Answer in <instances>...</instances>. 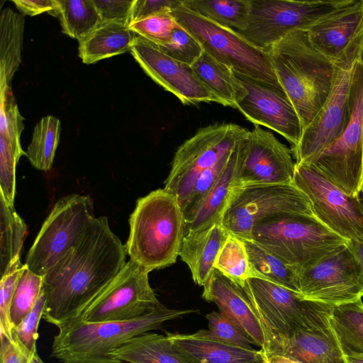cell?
<instances>
[{
	"label": "cell",
	"instance_id": "cell-1",
	"mask_svg": "<svg viewBox=\"0 0 363 363\" xmlns=\"http://www.w3.org/2000/svg\"><path fill=\"white\" fill-rule=\"evenodd\" d=\"M126 255L107 217H96L77 244L43 277V318L59 327L77 318L122 270Z\"/></svg>",
	"mask_w": 363,
	"mask_h": 363
},
{
	"label": "cell",
	"instance_id": "cell-2",
	"mask_svg": "<svg viewBox=\"0 0 363 363\" xmlns=\"http://www.w3.org/2000/svg\"><path fill=\"white\" fill-rule=\"evenodd\" d=\"M267 53L304 129L327 100L337 65L313 46L306 30L291 32Z\"/></svg>",
	"mask_w": 363,
	"mask_h": 363
},
{
	"label": "cell",
	"instance_id": "cell-3",
	"mask_svg": "<svg viewBox=\"0 0 363 363\" xmlns=\"http://www.w3.org/2000/svg\"><path fill=\"white\" fill-rule=\"evenodd\" d=\"M171 309L160 303L149 313L130 320L87 323L79 318L58 328L51 357L62 363H124L110 354L129 339L159 328L164 323L195 313Z\"/></svg>",
	"mask_w": 363,
	"mask_h": 363
},
{
	"label": "cell",
	"instance_id": "cell-4",
	"mask_svg": "<svg viewBox=\"0 0 363 363\" xmlns=\"http://www.w3.org/2000/svg\"><path fill=\"white\" fill-rule=\"evenodd\" d=\"M126 253L150 272L176 262L185 222L177 196L163 189L137 200L129 218Z\"/></svg>",
	"mask_w": 363,
	"mask_h": 363
},
{
	"label": "cell",
	"instance_id": "cell-5",
	"mask_svg": "<svg viewBox=\"0 0 363 363\" xmlns=\"http://www.w3.org/2000/svg\"><path fill=\"white\" fill-rule=\"evenodd\" d=\"M296 269L309 267L347 245L313 215L290 213L256 224L250 239Z\"/></svg>",
	"mask_w": 363,
	"mask_h": 363
},
{
	"label": "cell",
	"instance_id": "cell-6",
	"mask_svg": "<svg viewBox=\"0 0 363 363\" xmlns=\"http://www.w3.org/2000/svg\"><path fill=\"white\" fill-rule=\"evenodd\" d=\"M172 12L178 23L218 61L283 89L268 54L251 45L236 31L192 11L181 0H178Z\"/></svg>",
	"mask_w": 363,
	"mask_h": 363
},
{
	"label": "cell",
	"instance_id": "cell-7",
	"mask_svg": "<svg viewBox=\"0 0 363 363\" xmlns=\"http://www.w3.org/2000/svg\"><path fill=\"white\" fill-rule=\"evenodd\" d=\"M352 196L363 189V57L357 60L351 84V112L341 136L309 163Z\"/></svg>",
	"mask_w": 363,
	"mask_h": 363
},
{
	"label": "cell",
	"instance_id": "cell-8",
	"mask_svg": "<svg viewBox=\"0 0 363 363\" xmlns=\"http://www.w3.org/2000/svg\"><path fill=\"white\" fill-rule=\"evenodd\" d=\"M250 130L234 123H216L199 129L177 150L164 189L182 208L199 176L232 153Z\"/></svg>",
	"mask_w": 363,
	"mask_h": 363
},
{
	"label": "cell",
	"instance_id": "cell-9",
	"mask_svg": "<svg viewBox=\"0 0 363 363\" xmlns=\"http://www.w3.org/2000/svg\"><path fill=\"white\" fill-rule=\"evenodd\" d=\"M243 289L264 326L269 342L273 337H287L330 320L333 308L259 278L249 279Z\"/></svg>",
	"mask_w": 363,
	"mask_h": 363
},
{
	"label": "cell",
	"instance_id": "cell-10",
	"mask_svg": "<svg viewBox=\"0 0 363 363\" xmlns=\"http://www.w3.org/2000/svg\"><path fill=\"white\" fill-rule=\"evenodd\" d=\"M95 218L89 196L72 194L60 198L43 223L25 264L43 277L77 244Z\"/></svg>",
	"mask_w": 363,
	"mask_h": 363
},
{
	"label": "cell",
	"instance_id": "cell-11",
	"mask_svg": "<svg viewBox=\"0 0 363 363\" xmlns=\"http://www.w3.org/2000/svg\"><path fill=\"white\" fill-rule=\"evenodd\" d=\"M290 213L313 215L308 198L294 183L235 188L221 224L229 233L249 240L258 223Z\"/></svg>",
	"mask_w": 363,
	"mask_h": 363
},
{
	"label": "cell",
	"instance_id": "cell-12",
	"mask_svg": "<svg viewBox=\"0 0 363 363\" xmlns=\"http://www.w3.org/2000/svg\"><path fill=\"white\" fill-rule=\"evenodd\" d=\"M343 0H249L245 27L236 31L255 48L267 52L292 31L306 30Z\"/></svg>",
	"mask_w": 363,
	"mask_h": 363
},
{
	"label": "cell",
	"instance_id": "cell-13",
	"mask_svg": "<svg viewBox=\"0 0 363 363\" xmlns=\"http://www.w3.org/2000/svg\"><path fill=\"white\" fill-rule=\"evenodd\" d=\"M294 184L308 198L313 215L346 240H363V206L359 196H349L313 165L296 163Z\"/></svg>",
	"mask_w": 363,
	"mask_h": 363
},
{
	"label": "cell",
	"instance_id": "cell-14",
	"mask_svg": "<svg viewBox=\"0 0 363 363\" xmlns=\"http://www.w3.org/2000/svg\"><path fill=\"white\" fill-rule=\"evenodd\" d=\"M149 273L129 259L77 318L87 323H101L130 320L149 313L160 304L150 284Z\"/></svg>",
	"mask_w": 363,
	"mask_h": 363
},
{
	"label": "cell",
	"instance_id": "cell-15",
	"mask_svg": "<svg viewBox=\"0 0 363 363\" xmlns=\"http://www.w3.org/2000/svg\"><path fill=\"white\" fill-rule=\"evenodd\" d=\"M361 55L354 60H346L337 65L333 87L327 100L303 129L298 144L291 149L296 164L311 163L345 131L351 112L353 69Z\"/></svg>",
	"mask_w": 363,
	"mask_h": 363
},
{
	"label": "cell",
	"instance_id": "cell-16",
	"mask_svg": "<svg viewBox=\"0 0 363 363\" xmlns=\"http://www.w3.org/2000/svg\"><path fill=\"white\" fill-rule=\"evenodd\" d=\"M297 273L299 293L306 298L334 306L363 296L357 265L347 245Z\"/></svg>",
	"mask_w": 363,
	"mask_h": 363
},
{
	"label": "cell",
	"instance_id": "cell-17",
	"mask_svg": "<svg viewBox=\"0 0 363 363\" xmlns=\"http://www.w3.org/2000/svg\"><path fill=\"white\" fill-rule=\"evenodd\" d=\"M245 90L236 108L255 125L267 127L283 136L291 147L303 133L300 117L285 91L274 85L233 69Z\"/></svg>",
	"mask_w": 363,
	"mask_h": 363
},
{
	"label": "cell",
	"instance_id": "cell-18",
	"mask_svg": "<svg viewBox=\"0 0 363 363\" xmlns=\"http://www.w3.org/2000/svg\"><path fill=\"white\" fill-rule=\"evenodd\" d=\"M295 169L291 150L255 125L245 140L235 188L293 184Z\"/></svg>",
	"mask_w": 363,
	"mask_h": 363
},
{
	"label": "cell",
	"instance_id": "cell-19",
	"mask_svg": "<svg viewBox=\"0 0 363 363\" xmlns=\"http://www.w3.org/2000/svg\"><path fill=\"white\" fill-rule=\"evenodd\" d=\"M130 52L143 70L184 105L202 102L222 104L220 100L199 79L191 66L177 61L158 47L136 35Z\"/></svg>",
	"mask_w": 363,
	"mask_h": 363
},
{
	"label": "cell",
	"instance_id": "cell-20",
	"mask_svg": "<svg viewBox=\"0 0 363 363\" xmlns=\"http://www.w3.org/2000/svg\"><path fill=\"white\" fill-rule=\"evenodd\" d=\"M306 31L313 46L335 65L356 59L363 50V0H343Z\"/></svg>",
	"mask_w": 363,
	"mask_h": 363
},
{
	"label": "cell",
	"instance_id": "cell-21",
	"mask_svg": "<svg viewBox=\"0 0 363 363\" xmlns=\"http://www.w3.org/2000/svg\"><path fill=\"white\" fill-rule=\"evenodd\" d=\"M264 353L281 354L301 363H347L330 320L287 337H273Z\"/></svg>",
	"mask_w": 363,
	"mask_h": 363
},
{
	"label": "cell",
	"instance_id": "cell-22",
	"mask_svg": "<svg viewBox=\"0 0 363 363\" xmlns=\"http://www.w3.org/2000/svg\"><path fill=\"white\" fill-rule=\"evenodd\" d=\"M203 287L202 298L215 303L220 313L231 318L255 345L265 352L269 344L268 334L244 289L215 268Z\"/></svg>",
	"mask_w": 363,
	"mask_h": 363
},
{
	"label": "cell",
	"instance_id": "cell-23",
	"mask_svg": "<svg viewBox=\"0 0 363 363\" xmlns=\"http://www.w3.org/2000/svg\"><path fill=\"white\" fill-rule=\"evenodd\" d=\"M167 335L188 363H267L262 350L240 348L193 334Z\"/></svg>",
	"mask_w": 363,
	"mask_h": 363
},
{
	"label": "cell",
	"instance_id": "cell-24",
	"mask_svg": "<svg viewBox=\"0 0 363 363\" xmlns=\"http://www.w3.org/2000/svg\"><path fill=\"white\" fill-rule=\"evenodd\" d=\"M246 138L238 144L232 153L228 164L218 181L196 208L184 218V235L206 229L215 223H221L223 212L236 187L238 169Z\"/></svg>",
	"mask_w": 363,
	"mask_h": 363
},
{
	"label": "cell",
	"instance_id": "cell-25",
	"mask_svg": "<svg viewBox=\"0 0 363 363\" xmlns=\"http://www.w3.org/2000/svg\"><path fill=\"white\" fill-rule=\"evenodd\" d=\"M228 234L221 223H218L184 235L179 256L190 269L195 284L201 286L206 284Z\"/></svg>",
	"mask_w": 363,
	"mask_h": 363
},
{
	"label": "cell",
	"instance_id": "cell-26",
	"mask_svg": "<svg viewBox=\"0 0 363 363\" xmlns=\"http://www.w3.org/2000/svg\"><path fill=\"white\" fill-rule=\"evenodd\" d=\"M136 35L127 24L101 22L78 40L79 57L84 63L89 65L130 52Z\"/></svg>",
	"mask_w": 363,
	"mask_h": 363
},
{
	"label": "cell",
	"instance_id": "cell-27",
	"mask_svg": "<svg viewBox=\"0 0 363 363\" xmlns=\"http://www.w3.org/2000/svg\"><path fill=\"white\" fill-rule=\"evenodd\" d=\"M110 356L124 363H188L176 351L167 335L150 332L129 339Z\"/></svg>",
	"mask_w": 363,
	"mask_h": 363
},
{
	"label": "cell",
	"instance_id": "cell-28",
	"mask_svg": "<svg viewBox=\"0 0 363 363\" xmlns=\"http://www.w3.org/2000/svg\"><path fill=\"white\" fill-rule=\"evenodd\" d=\"M199 79L220 100L222 105L237 107L245 90L233 69L203 50L191 65Z\"/></svg>",
	"mask_w": 363,
	"mask_h": 363
},
{
	"label": "cell",
	"instance_id": "cell-29",
	"mask_svg": "<svg viewBox=\"0 0 363 363\" xmlns=\"http://www.w3.org/2000/svg\"><path fill=\"white\" fill-rule=\"evenodd\" d=\"M25 20L10 8L0 17V86H11L21 63Z\"/></svg>",
	"mask_w": 363,
	"mask_h": 363
},
{
	"label": "cell",
	"instance_id": "cell-30",
	"mask_svg": "<svg viewBox=\"0 0 363 363\" xmlns=\"http://www.w3.org/2000/svg\"><path fill=\"white\" fill-rule=\"evenodd\" d=\"M330 322L346 357L363 355V302L334 306Z\"/></svg>",
	"mask_w": 363,
	"mask_h": 363
},
{
	"label": "cell",
	"instance_id": "cell-31",
	"mask_svg": "<svg viewBox=\"0 0 363 363\" xmlns=\"http://www.w3.org/2000/svg\"><path fill=\"white\" fill-rule=\"evenodd\" d=\"M243 241L254 278L267 280L299 293L296 269L253 241Z\"/></svg>",
	"mask_w": 363,
	"mask_h": 363
},
{
	"label": "cell",
	"instance_id": "cell-32",
	"mask_svg": "<svg viewBox=\"0 0 363 363\" xmlns=\"http://www.w3.org/2000/svg\"><path fill=\"white\" fill-rule=\"evenodd\" d=\"M27 225L0 195V272L3 275L12 265L20 261Z\"/></svg>",
	"mask_w": 363,
	"mask_h": 363
},
{
	"label": "cell",
	"instance_id": "cell-33",
	"mask_svg": "<svg viewBox=\"0 0 363 363\" xmlns=\"http://www.w3.org/2000/svg\"><path fill=\"white\" fill-rule=\"evenodd\" d=\"M49 14L58 18L64 34L77 40L101 23L92 0H55V9Z\"/></svg>",
	"mask_w": 363,
	"mask_h": 363
},
{
	"label": "cell",
	"instance_id": "cell-34",
	"mask_svg": "<svg viewBox=\"0 0 363 363\" xmlns=\"http://www.w3.org/2000/svg\"><path fill=\"white\" fill-rule=\"evenodd\" d=\"M60 133V121L53 116H45L36 123L26 152L34 168L45 172L52 168Z\"/></svg>",
	"mask_w": 363,
	"mask_h": 363
},
{
	"label": "cell",
	"instance_id": "cell-35",
	"mask_svg": "<svg viewBox=\"0 0 363 363\" xmlns=\"http://www.w3.org/2000/svg\"><path fill=\"white\" fill-rule=\"evenodd\" d=\"M192 11L222 26L242 30L249 15V0H183Z\"/></svg>",
	"mask_w": 363,
	"mask_h": 363
},
{
	"label": "cell",
	"instance_id": "cell-36",
	"mask_svg": "<svg viewBox=\"0 0 363 363\" xmlns=\"http://www.w3.org/2000/svg\"><path fill=\"white\" fill-rule=\"evenodd\" d=\"M214 268L242 288L254 278L243 240L230 233L217 255Z\"/></svg>",
	"mask_w": 363,
	"mask_h": 363
},
{
	"label": "cell",
	"instance_id": "cell-37",
	"mask_svg": "<svg viewBox=\"0 0 363 363\" xmlns=\"http://www.w3.org/2000/svg\"><path fill=\"white\" fill-rule=\"evenodd\" d=\"M17 284L10 308L13 328L17 326L36 304L43 287V277L31 271L25 264Z\"/></svg>",
	"mask_w": 363,
	"mask_h": 363
},
{
	"label": "cell",
	"instance_id": "cell-38",
	"mask_svg": "<svg viewBox=\"0 0 363 363\" xmlns=\"http://www.w3.org/2000/svg\"><path fill=\"white\" fill-rule=\"evenodd\" d=\"M206 318L208 321V329L199 330L193 333L194 336L240 348L253 349V341L239 325L225 314L213 311Z\"/></svg>",
	"mask_w": 363,
	"mask_h": 363
},
{
	"label": "cell",
	"instance_id": "cell-39",
	"mask_svg": "<svg viewBox=\"0 0 363 363\" xmlns=\"http://www.w3.org/2000/svg\"><path fill=\"white\" fill-rule=\"evenodd\" d=\"M179 25L172 9H167L133 21L128 26L136 35L162 46L169 42L173 31Z\"/></svg>",
	"mask_w": 363,
	"mask_h": 363
},
{
	"label": "cell",
	"instance_id": "cell-40",
	"mask_svg": "<svg viewBox=\"0 0 363 363\" xmlns=\"http://www.w3.org/2000/svg\"><path fill=\"white\" fill-rule=\"evenodd\" d=\"M0 138L23 152L20 143L24 128L23 118L19 112L11 86H0Z\"/></svg>",
	"mask_w": 363,
	"mask_h": 363
},
{
	"label": "cell",
	"instance_id": "cell-41",
	"mask_svg": "<svg viewBox=\"0 0 363 363\" xmlns=\"http://www.w3.org/2000/svg\"><path fill=\"white\" fill-rule=\"evenodd\" d=\"M157 46L173 59L190 66L203 52L200 43L180 25L173 31L168 43L162 46Z\"/></svg>",
	"mask_w": 363,
	"mask_h": 363
},
{
	"label": "cell",
	"instance_id": "cell-42",
	"mask_svg": "<svg viewBox=\"0 0 363 363\" xmlns=\"http://www.w3.org/2000/svg\"><path fill=\"white\" fill-rule=\"evenodd\" d=\"M21 261L12 265L3 275L0 283V334L13 337V326L10 319L11 301L24 269Z\"/></svg>",
	"mask_w": 363,
	"mask_h": 363
},
{
	"label": "cell",
	"instance_id": "cell-43",
	"mask_svg": "<svg viewBox=\"0 0 363 363\" xmlns=\"http://www.w3.org/2000/svg\"><path fill=\"white\" fill-rule=\"evenodd\" d=\"M46 296L43 290L30 312L13 328V337L30 355L37 352L36 341L38 337V325L43 318Z\"/></svg>",
	"mask_w": 363,
	"mask_h": 363
},
{
	"label": "cell",
	"instance_id": "cell-44",
	"mask_svg": "<svg viewBox=\"0 0 363 363\" xmlns=\"http://www.w3.org/2000/svg\"><path fill=\"white\" fill-rule=\"evenodd\" d=\"M101 22H117L128 25L134 0H92Z\"/></svg>",
	"mask_w": 363,
	"mask_h": 363
},
{
	"label": "cell",
	"instance_id": "cell-45",
	"mask_svg": "<svg viewBox=\"0 0 363 363\" xmlns=\"http://www.w3.org/2000/svg\"><path fill=\"white\" fill-rule=\"evenodd\" d=\"M177 2L178 1L169 0H134L129 23L167 9H172Z\"/></svg>",
	"mask_w": 363,
	"mask_h": 363
},
{
	"label": "cell",
	"instance_id": "cell-46",
	"mask_svg": "<svg viewBox=\"0 0 363 363\" xmlns=\"http://www.w3.org/2000/svg\"><path fill=\"white\" fill-rule=\"evenodd\" d=\"M1 363H28L30 354L13 338L0 334Z\"/></svg>",
	"mask_w": 363,
	"mask_h": 363
},
{
	"label": "cell",
	"instance_id": "cell-47",
	"mask_svg": "<svg viewBox=\"0 0 363 363\" xmlns=\"http://www.w3.org/2000/svg\"><path fill=\"white\" fill-rule=\"evenodd\" d=\"M13 3L22 13L30 16L55 9V0H13Z\"/></svg>",
	"mask_w": 363,
	"mask_h": 363
},
{
	"label": "cell",
	"instance_id": "cell-48",
	"mask_svg": "<svg viewBox=\"0 0 363 363\" xmlns=\"http://www.w3.org/2000/svg\"><path fill=\"white\" fill-rule=\"evenodd\" d=\"M359 271V282L363 291V240H352L347 242Z\"/></svg>",
	"mask_w": 363,
	"mask_h": 363
},
{
	"label": "cell",
	"instance_id": "cell-49",
	"mask_svg": "<svg viewBox=\"0 0 363 363\" xmlns=\"http://www.w3.org/2000/svg\"><path fill=\"white\" fill-rule=\"evenodd\" d=\"M266 357L267 363H301L296 359L281 354H268L266 355Z\"/></svg>",
	"mask_w": 363,
	"mask_h": 363
},
{
	"label": "cell",
	"instance_id": "cell-50",
	"mask_svg": "<svg viewBox=\"0 0 363 363\" xmlns=\"http://www.w3.org/2000/svg\"><path fill=\"white\" fill-rule=\"evenodd\" d=\"M346 358L347 363H363V355H352Z\"/></svg>",
	"mask_w": 363,
	"mask_h": 363
},
{
	"label": "cell",
	"instance_id": "cell-51",
	"mask_svg": "<svg viewBox=\"0 0 363 363\" xmlns=\"http://www.w3.org/2000/svg\"><path fill=\"white\" fill-rule=\"evenodd\" d=\"M28 363H44V362L39 357L38 352H35L30 356Z\"/></svg>",
	"mask_w": 363,
	"mask_h": 363
},
{
	"label": "cell",
	"instance_id": "cell-52",
	"mask_svg": "<svg viewBox=\"0 0 363 363\" xmlns=\"http://www.w3.org/2000/svg\"><path fill=\"white\" fill-rule=\"evenodd\" d=\"M359 199H360V201L362 202V206H363V189L362 191L360 192L359 195Z\"/></svg>",
	"mask_w": 363,
	"mask_h": 363
},
{
	"label": "cell",
	"instance_id": "cell-53",
	"mask_svg": "<svg viewBox=\"0 0 363 363\" xmlns=\"http://www.w3.org/2000/svg\"><path fill=\"white\" fill-rule=\"evenodd\" d=\"M362 57H363V50H362Z\"/></svg>",
	"mask_w": 363,
	"mask_h": 363
}]
</instances>
